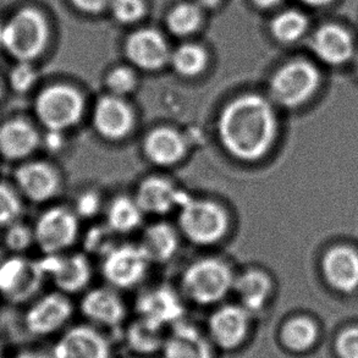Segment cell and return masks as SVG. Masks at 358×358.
Here are the masks:
<instances>
[{"label": "cell", "instance_id": "1", "mask_svg": "<svg viewBox=\"0 0 358 358\" xmlns=\"http://www.w3.org/2000/svg\"><path fill=\"white\" fill-rule=\"evenodd\" d=\"M279 131L274 103L256 93L229 101L217 117V137L234 159L256 163L274 147Z\"/></svg>", "mask_w": 358, "mask_h": 358}, {"label": "cell", "instance_id": "2", "mask_svg": "<svg viewBox=\"0 0 358 358\" xmlns=\"http://www.w3.org/2000/svg\"><path fill=\"white\" fill-rule=\"evenodd\" d=\"M236 275L218 257H203L189 263L181 274L180 286L187 300L199 306H213L233 291Z\"/></svg>", "mask_w": 358, "mask_h": 358}, {"label": "cell", "instance_id": "3", "mask_svg": "<svg viewBox=\"0 0 358 358\" xmlns=\"http://www.w3.org/2000/svg\"><path fill=\"white\" fill-rule=\"evenodd\" d=\"M178 229L192 245L214 246L228 235L230 217L213 199L187 196L178 209Z\"/></svg>", "mask_w": 358, "mask_h": 358}, {"label": "cell", "instance_id": "4", "mask_svg": "<svg viewBox=\"0 0 358 358\" xmlns=\"http://www.w3.org/2000/svg\"><path fill=\"white\" fill-rule=\"evenodd\" d=\"M48 24L38 10L24 8L1 24V49L16 62L32 63L48 43Z\"/></svg>", "mask_w": 358, "mask_h": 358}, {"label": "cell", "instance_id": "5", "mask_svg": "<svg viewBox=\"0 0 358 358\" xmlns=\"http://www.w3.org/2000/svg\"><path fill=\"white\" fill-rule=\"evenodd\" d=\"M85 112L83 93L66 83L50 85L34 98V117L45 131L65 134L81 122Z\"/></svg>", "mask_w": 358, "mask_h": 358}, {"label": "cell", "instance_id": "6", "mask_svg": "<svg viewBox=\"0 0 358 358\" xmlns=\"http://www.w3.org/2000/svg\"><path fill=\"white\" fill-rule=\"evenodd\" d=\"M320 81V73L312 64L303 60L290 62L271 76L269 99L279 107H300L313 97Z\"/></svg>", "mask_w": 358, "mask_h": 358}, {"label": "cell", "instance_id": "7", "mask_svg": "<svg viewBox=\"0 0 358 358\" xmlns=\"http://www.w3.org/2000/svg\"><path fill=\"white\" fill-rule=\"evenodd\" d=\"M80 220L69 207L55 206L45 209L34 225V245L43 256L66 253L80 238Z\"/></svg>", "mask_w": 358, "mask_h": 358}, {"label": "cell", "instance_id": "8", "mask_svg": "<svg viewBox=\"0 0 358 358\" xmlns=\"http://www.w3.org/2000/svg\"><path fill=\"white\" fill-rule=\"evenodd\" d=\"M150 266L138 243H117L101 258V274L108 285L129 290L145 280Z\"/></svg>", "mask_w": 358, "mask_h": 358}, {"label": "cell", "instance_id": "9", "mask_svg": "<svg viewBox=\"0 0 358 358\" xmlns=\"http://www.w3.org/2000/svg\"><path fill=\"white\" fill-rule=\"evenodd\" d=\"M47 275L41 261L13 255L0 262V295L14 303H22L38 294Z\"/></svg>", "mask_w": 358, "mask_h": 358}, {"label": "cell", "instance_id": "10", "mask_svg": "<svg viewBox=\"0 0 358 358\" xmlns=\"http://www.w3.org/2000/svg\"><path fill=\"white\" fill-rule=\"evenodd\" d=\"M91 122L101 138L109 142H120L129 137L135 129V110L126 98L108 93L94 103Z\"/></svg>", "mask_w": 358, "mask_h": 358}, {"label": "cell", "instance_id": "11", "mask_svg": "<svg viewBox=\"0 0 358 358\" xmlns=\"http://www.w3.org/2000/svg\"><path fill=\"white\" fill-rule=\"evenodd\" d=\"M47 279L65 295L86 290L92 280V264L87 255L63 253L41 259Z\"/></svg>", "mask_w": 358, "mask_h": 358}, {"label": "cell", "instance_id": "12", "mask_svg": "<svg viewBox=\"0 0 358 358\" xmlns=\"http://www.w3.org/2000/svg\"><path fill=\"white\" fill-rule=\"evenodd\" d=\"M15 185L22 199L45 203L62 191V178L53 165L44 160H26L16 168Z\"/></svg>", "mask_w": 358, "mask_h": 358}, {"label": "cell", "instance_id": "13", "mask_svg": "<svg viewBox=\"0 0 358 358\" xmlns=\"http://www.w3.org/2000/svg\"><path fill=\"white\" fill-rule=\"evenodd\" d=\"M187 196L174 181L155 175L141 181L134 197L145 215L165 217L178 210Z\"/></svg>", "mask_w": 358, "mask_h": 358}, {"label": "cell", "instance_id": "14", "mask_svg": "<svg viewBox=\"0 0 358 358\" xmlns=\"http://www.w3.org/2000/svg\"><path fill=\"white\" fill-rule=\"evenodd\" d=\"M73 303L60 291L44 295L34 301L24 317L29 333L39 336L53 334L66 325L73 315Z\"/></svg>", "mask_w": 358, "mask_h": 358}, {"label": "cell", "instance_id": "15", "mask_svg": "<svg viewBox=\"0 0 358 358\" xmlns=\"http://www.w3.org/2000/svg\"><path fill=\"white\" fill-rule=\"evenodd\" d=\"M142 152L145 159L157 168H171L186 158L189 141L178 129L159 126L148 131L145 136Z\"/></svg>", "mask_w": 358, "mask_h": 358}, {"label": "cell", "instance_id": "16", "mask_svg": "<svg viewBox=\"0 0 358 358\" xmlns=\"http://www.w3.org/2000/svg\"><path fill=\"white\" fill-rule=\"evenodd\" d=\"M42 147V135L24 117L0 124V155L8 162H26Z\"/></svg>", "mask_w": 358, "mask_h": 358}, {"label": "cell", "instance_id": "17", "mask_svg": "<svg viewBox=\"0 0 358 358\" xmlns=\"http://www.w3.org/2000/svg\"><path fill=\"white\" fill-rule=\"evenodd\" d=\"M251 317L241 305L222 306L209 317V335L219 348L236 349L246 339Z\"/></svg>", "mask_w": 358, "mask_h": 358}, {"label": "cell", "instance_id": "18", "mask_svg": "<svg viewBox=\"0 0 358 358\" xmlns=\"http://www.w3.org/2000/svg\"><path fill=\"white\" fill-rule=\"evenodd\" d=\"M125 52L129 62L142 71H158L170 60L165 39L153 29H141L131 34L126 42Z\"/></svg>", "mask_w": 358, "mask_h": 358}, {"label": "cell", "instance_id": "19", "mask_svg": "<svg viewBox=\"0 0 358 358\" xmlns=\"http://www.w3.org/2000/svg\"><path fill=\"white\" fill-rule=\"evenodd\" d=\"M140 318L164 328L178 323L184 315V305L176 291L168 286H155L145 291L137 300Z\"/></svg>", "mask_w": 358, "mask_h": 358}, {"label": "cell", "instance_id": "20", "mask_svg": "<svg viewBox=\"0 0 358 358\" xmlns=\"http://www.w3.org/2000/svg\"><path fill=\"white\" fill-rule=\"evenodd\" d=\"M54 358H110V346L97 329L78 325L60 338Z\"/></svg>", "mask_w": 358, "mask_h": 358}, {"label": "cell", "instance_id": "21", "mask_svg": "<svg viewBox=\"0 0 358 358\" xmlns=\"http://www.w3.org/2000/svg\"><path fill=\"white\" fill-rule=\"evenodd\" d=\"M81 312L90 322L106 328L121 324L126 317L124 301L109 285L88 290L81 300Z\"/></svg>", "mask_w": 358, "mask_h": 358}, {"label": "cell", "instance_id": "22", "mask_svg": "<svg viewBox=\"0 0 358 358\" xmlns=\"http://www.w3.org/2000/svg\"><path fill=\"white\" fill-rule=\"evenodd\" d=\"M180 236L179 229L162 220L150 224L142 231L138 245L152 264H164L178 255Z\"/></svg>", "mask_w": 358, "mask_h": 358}, {"label": "cell", "instance_id": "23", "mask_svg": "<svg viewBox=\"0 0 358 358\" xmlns=\"http://www.w3.org/2000/svg\"><path fill=\"white\" fill-rule=\"evenodd\" d=\"M312 47L317 57L330 65L348 62L354 54V39L348 29L339 24L322 26L312 39Z\"/></svg>", "mask_w": 358, "mask_h": 358}, {"label": "cell", "instance_id": "24", "mask_svg": "<svg viewBox=\"0 0 358 358\" xmlns=\"http://www.w3.org/2000/svg\"><path fill=\"white\" fill-rule=\"evenodd\" d=\"M325 278L330 285L344 292L358 287V253L350 247L331 248L323 261Z\"/></svg>", "mask_w": 358, "mask_h": 358}, {"label": "cell", "instance_id": "25", "mask_svg": "<svg viewBox=\"0 0 358 358\" xmlns=\"http://www.w3.org/2000/svg\"><path fill=\"white\" fill-rule=\"evenodd\" d=\"M233 291L240 305L253 315L266 307L273 291V282L266 271L251 268L236 275Z\"/></svg>", "mask_w": 358, "mask_h": 358}, {"label": "cell", "instance_id": "26", "mask_svg": "<svg viewBox=\"0 0 358 358\" xmlns=\"http://www.w3.org/2000/svg\"><path fill=\"white\" fill-rule=\"evenodd\" d=\"M164 358H213L208 340L191 325L178 324L163 345Z\"/></svg>", "mask_w": 358, "mask_h": 358}, {"label": "cell", "instance_id": "27", "mask_svg": "<svg viewBox=\"0 0 358 358\" xmlns=\"http://www.w3.org/2000/svg\"><path fill=\"white\" fill-rule=\"evenodd\" d=\"M145 214L135 197L117 196L104 207V219L108 228L115 235H129L142 227Z\"/></svg>", "mask_w": 358, "mask_h": 358}, {"label": "cell", "instance_id": "28", "mask_svg": "<svg viewBox=\"0 0 358 358\" xmlns=\"http://www.w3.org/2000/svg\"><path fill=\"white\" fill-rule=\"evenodd\" d=\"M169 63L175 73L186 78L199 76L208 64V57L202 47L196 44H184L170 54Z\"/></svg>", "mask_w": 358, "mask_h": 358}, {"label": "cell", "instance_id": "29", "mask_svg": "<svg viewBox=\"0 0 358 358\" xmlns=\"http://www.w3.org/2000/svg\"><path fill=\"white\" fill-rule=\"evenodd\" d=\"M163 328L148 320L140 318L127 330V341L132 349L141 354H152L163 349L165 339L162 333Z\"/></svg>", "mask_w": 358, "mask_h": 358}, {"label": "cell", "instance_id": "30", "mask_svg": "<svg viewBox=\"0 0 358 358\" xmlns=\"http://www.w3.org/2000/svg\"><path fill=\"white\" fill-rule=\"evenodd\" d=\"M317 328L305 317L290 320L281 330V341L291 351H305L315 344Z\"/></svg>", "mask_w": 358, "mask_h": 358}, {"label": "cell", "instance_id": "31", "mask_svg": "<svg viewBox=\"0 0 358 358\" xmlns=\"http://www.w3.org/2000/svg\"><path fill=\"white\" fill-rule=\"evenodd\" d=\"M308 21L305 15L296 10H287L278 15L271 22V32L282 43H291L305 34Z\"/></svg>", "mask_w": 358, "mask_h": 358}, {"label": "cell", "instance_id": "32", "mask_svg": "<svg viewBox=\"0 0 358 358\" xmlns=\"http://www.w3.org/2000/svg\"><path fill=\"white\" fill-rule=\"evenodd\" d=\"M22 212V196L17 189L0 182V229L4 230L11 224L19 222Z\"/></svg>", "mask_w": 358, "mask_h": 358}, {"label": "cell", "instance_id": "33", "mask_svg": "<svg viewBox=\"0 0 358 358\" xmlns=\"http://www.w3.org/2000/svg\"><path fill=\"white\" fill-rule=\"evenodd\" d=\"M201 22V11L194 4H180L168 16V27L176 36H187Z\"/></svg>", "mask_w": 358, "mask_h": 358}, {"label": "cell", "instance_id": "34", "mask_svg": "<svg viewBox=\"0 0 358 358\" xmlns=\"http://www.w3.org/2000/svg\"><path fill=\"white\" fill-rule=\"evenodd\" d=\"M3 242L8 251L13 255H22L34 245V227L22 223L21 220L4 229Z\"/></svg>", "mask_w": 358, "mask_h": 358}, {"label": "cell", "instance_id": "35", "mask_svg": "<svg viewBox=\"0 0 358 358\" xmlns=\"http://www.w3.org/2000/svg\"><path fill=\"white\" fill-rule=\"evenodd\" d=\"M138 85L136 73L130 68L120 66L113 69L106 78V87L109 94L117 97L127 98L135 92Z\"/></svg>", "mask_w": 358, "mask_h": 358}, {"label": "cell", "instance_id": "36", "mask_svg": "<svg viewBox=\"0 0 358 358\" xmlns=\"http://www.w3.org/2000/svg\"><path fill=\"white\" fill-rule=\"evenodd\" d=\"M117 235L104 223L101 227H93L85 238L86 251L91 255H97L102 258L109 250L117 245L114 238Z\"/></svg>", "mask_w": 358, "mask_h": 358}, {"label": "cell", "instance_id": "37", "mask_svg": "<svg viewBox=\"0 0 358 358\" xmlns=\"http://www.w3.org/2000/svg\"><path fill=\"white\" fill-rule=\"evenodd\" d=\"M38 80V73L34 69L32 63L17 62L13 70L10 71V87L13 91L20 94L27 93L34 87Z\"/></svg>", "mask_w": 358, "mask_h": 358}, {"label": "cell", "instance_id": "38", "mask_svg": "<svg viewBox=\"0 0 358 358\" xmlns=\"http://www.w3.org/2000/svg\"><path fill=\"white\" fill-rule=\"evenodd\" d=\"M112 11L117 21L131 24L143 16L145 4L142 0H113Z\"/></svg>", "mask_w": 358, "mask_h": 358}, {"label": "cell", "instance_id": "39", "mask_svg": "<svg viewBox=\"0 0 358 358\" xmlns=\"http://www.w3.org/2000/svg\"><path fill=\"white\" fill-rule=\"evenodd\" d=\"M73 209V212L78 214V218L91 219L94 218L104 207L101 201V196L97 192L86 191L78 194Z\"/></svg>", "mask_w": 358, "mask_h": 358}, {"label": "cell", "instance_id": "40", "mask_svg": "<svg viewBox=\"0 0 358 358\" xmlns=\"http://www.w3.org/2000/svg\"><path fill=\"white\" fill-rule=\"evenodd\" d=\"M336 346L341 358H358V328H351L340 335Z\"/></svg>", "mask_w": 358, "mask_h": 358}, {"label": "cell", "instance_id": "41", "mask_svg": "<svg viewBox=\"0 0 358 358\" xmlns=\"http://www.w3.org/2000/svg\"><path fill=\"white\" fill-rule=\"evenodd\" d=\"M63 132H57V131H47L45 135L42 136V145L45 147L48 152L58 153L59 150H63L64 145Z\"/></svg>", "mask_w": 358, "mask_h": 358}, {"label": "cell", "instance_id": "42", "mask_svg": "<svg viewBox=\"0 0 358 358\" xmlns=\"http://www.w3.org/2000/svg\"><path fill=\"white\" fill-rule=\"evenodd\" d=\"M78 9L85 13H98L106 6L107 0H71Z\"/></svg>", "mask_w": 358, "mask_h": 358}, {"label": "cell", "instance_id": "43", "mask_svg": "<svg viewBox=\"0 0 358 358\" xmlns=\"http://www.w3.org/2000/svg\"><path fill=\"white\" fill-rule=\"evenodd\" d=\"M253 1L261 8H271L279 4L281 0H253Z\"/></svg>", "mask_w": 358, "mask_h": 358}, {"label": "cell", "instance_id": "44", "mask_svg": "<svg viewBox=\"0 0 358 358\" xmlns=\"http://www.w3.org/2000/svg\"><path fill=\"white\" fill-rule=\"evenodd\" d=\"M14 358H48L45 355L38 354V352H24L20 354Z\"/></svg>", "mask_w": 358, "mask_h": 358}, {"label": "cell", "instance_id": "45", "mask_svg": "<svg viewBox=\"0 0 358 358\" xmlns=\"http://www.w3.org/2000/svg\"><path fill=\"white\" fill-rule=\"evenodd\" d=\"M306 4L313 5V6H320V5L328 4L331 0H303Z\"/></svg>", "mask_w": 358, "mask_h": 358}, {"label": "cell", "instance_id": "46", "mask_svg": "<svg viewBox=\"0 0 358 358\" xmlns=\"http://www.w3.org/2000/svg\"><path fill=\"white\" fill-rule=\"evenodd\" d=\"M196 1L204 6H214V5L218 4L219 0H196Z\"/></svg>", "mask_w": 358, "mask_h": 358}, {"label": "cell", "instance_id": "47", "mask_svg": "<svg viewBox=\"0 0 358 358\" xmlns=\"http://www.w3.org/2000/svg\"><path fill=\"white\" fill-rule=\"evenodd\" d=\"M3 93H4V91H3V83L0 81V101H1V97H3Z\"/></svg>", "mask_w": 358, "mask_h": 358}, {"label": "cell", "instance_id": "48", "mask_svg": "<svg viewBox=\"0 0 358 358\" xmlns=\"http://www.w3.org/2000/svg\"><path fill=\"white\" fill-rule=\"evenodd\" d=\"M0 48H1V26H0Z\"/></svg>", "mask_w": 358, "mask_h": 358}, {"label": "cell", "instance_id": "49", "mask_svg": "<svg viewBox=\"0 0 358 358\" xmlns=\"http://www.w3.org/2000/svg\"><path fill=\"white\" fill-rule=\"evenodd\" d=\"M0 358H1V346H0Z\"/></svg>", "mask_w": 358, "mask_h": 358}]
</instances>
